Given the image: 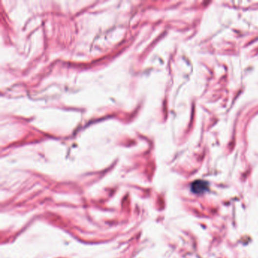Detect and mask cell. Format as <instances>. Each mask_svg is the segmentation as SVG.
I'll use <instances>...</instances> for the list:
<instances>
[{"label":"cell","instance_id":"6da1fadb","mask_svg":"<svg viewBox=\"0 0 258 258\" xmlns=\"http://www.w3.org/2000/svg\"><path fill=\"white\" fill-rule=\"evenodd\" d=\"M208 182L203 180H196L192 184V190L193 193L200 194L203 193L208 189Z\"/></svg>","mask_w":258,"mask_h":258}]
</instances>
